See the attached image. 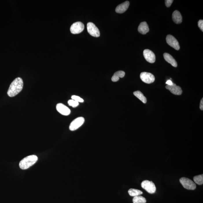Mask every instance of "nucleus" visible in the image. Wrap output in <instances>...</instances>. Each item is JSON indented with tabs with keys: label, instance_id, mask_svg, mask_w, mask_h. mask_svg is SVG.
Returning a JSON list of instances; mask_svg holds the SVG:
<instances>
[{
	"label": "nucleus",
	"instance_id": "nucleus-1",
	"mask_svg": "<svg viewBox=\"0 0 203 203\" xmlns=\"http://www.w3.org/2000/svg\"><path fill=\"white\" fill-rule=\"evenodd\" d=\"M23 82L21 77L15 79L9 88L7 94L9 96L13 97L21 92L23 88Z\"/></svg>",
	"mask_w": 203,
	"mask_h": 203
},
{
	"label": "nucleus",
	"instance_id": "nucleus-2",
	"mask_svg": "<svg viewBox=\"0 0 203 203\" xmlns=\"http://www.w3.org/2000/svg\"><path fill=\"white\" fill-rule=\"evenodd\" d=\"M38 160V157L35 155H31L27 156L22 159L20 162L19 167L20 168L23 170H25L32 166L36 163Z\"/></svg>",
	"mask_w": 203,
	"mask_h": 203
},
{
	"label": "nucleus",
	"instance_id": "nucleus-3",
	"mask_svg": "<svg viewBox=\"0 0 203 203\" xmlns=\"http://www.w3.org/2000/svg\"><path fill=\"white\" fill-rule=\"evenodd\" d=\"M180 181L183 187L185 189L189 190H194L196 188V184L193 180L188 178H181Z\"/></svg>",
	"mask_w": 203,
	"mask_h": 203
},
{
	"label": "nucleus",
	"instance_id": "nucleus-4",
	"mask_svg": "<svg viewBox=\"0 0 203 203\" xmlns=\"http://www.w3.org/2000/svg\"><path fill=\"white\" fill-rule=\"evenodd\" d=\"M141 186L150 193H154L156 191V186L152 181L148 180H144L141 182Z\"/></svg>",
	"mask_w": 203,
	"mask_h": 203
},
{
	"label": "nucleus",
	"instance_id": "nucleus-5",
	"mask_svg": "<svg viewBox=\"0 0 203 203\" xmlns=\"http://www.w3.org/2000/svg\"><path fill=\"white\" fill-rule=\"evenodd\" d=\"M84 121V118L83 117H79L75 119L70 124V130L71 131H74L77 130L82 126Z\"/></svg>",
	"mask_w": 203,
	"mask_h": 203
},
{
	"label": "nucleus",
	"instance_id": "nucleus-6",
	"mask_svg": "<svg viewBox=\"0 0 203 203\" xmlns=\"http://www.w3.org/2000/svg\"><path fill=\"white\" fill-rule=\"evenodd\" d=\"M87 29L88 32L91 36L96 37H99V30L93 23L89 22L87 23Z\"/></svg>",
	"mask_w": 203,
	"mask_h": 203
},
{
	"label": "nucleus",
	"instance_id": "nucleus-7",
	"mask_svg": "<svg viewBox=\"0 0 203 203\" xmlns=\"http://www.w3.org/2000/svg\"><path fill=\"white\" fill-rule=\"evenodd\" d=\"M84 29V25L82 23L78 22L73 24L71 27L70 30L73 34H78L82 32Z\"/></svg>",
	"mask_w": 203,
	"mask_h": 203
},
{
	"label": "nucleus",
	"instance_id": "nucleus-8",
	"mask_svg": "<svg viewBox=\"0 0 203 203\" xmlns=\"http://www.w3.org/2000/svg\"><path fill=\"white\" fill-rule=\"evenodd\" d=\"M140 78L143 82L146 84H151L155 81L154 75L148 72H143L140 74Z\"/></svg>",
	"mask_w": 203,
	"mask_h": 203
},
{
	"label": "nucleus",
	"instance_id": "nucleus-9",
	"mask_svg": "<svg viewBox=\"0 0 203 203\" xmlns=\"http://www.w3.org/2000/svg\"><path fill=\"white\" fill-rule=\"evenodd\" d=\"M166 41L168 44L176 50L180 49V46L177 40L171 35H168L166 37Z\"/></svg>",
	"mask_w": 203,
	"mask_h": 203
},
{
	"label": "nucleus",
	"instance_id": "nucleus-10",
	"mask_svg": "<svg viewBox=\"0 0 203 203\" xmlns=\"http://www.w3.org/2000/svg\"><path fill=\"white\" fill-rule=\"evenodd\" d=\"M143 56L146 61L150 63L155 62L156 57L154 53L149 49H145L143 51Z\"/></svg>",
	"mask_w": 203,
	"mask_h": 203
},
{
	"label": "nucleus",
	"instance_id": "nucleus-11",
	"mask_svg": "<svg viewBox=\"0 0 203 203\" xmlns=\"http://www.w3.org/2000/svg\"><path fill=\"white\" fill-rule=\"evenodd\" d=\"M56 109L60 113L64 116H68L71 113L70 109L62 104H57L56 106Z\"/></svg>",
	"mask_w": 203,
	"mask_h": 203
},
{
	"label": "nucleus",
	"instance_id": "nucleus-12",
	"mask_svg": "<svg viewBox=\"0 0 203 203\" xmlns=\"http://www.w3.org/2000/svg\"><path fill=\"white\" fill-rule=\"evenodd\" d=\"M165 87L174 95H180L182 93V91L181 88L180 86H177L175 84L173 83L171 86L167 85Z\"/></svg>",
	"mask_w": 203,
	"mask_h": 203
},
{
	"label": "nucleus",
	"instance_id": "nucleus-13",
	"mask_svg": "<svg viewBox=\"0 0 203 203\" xmlns=\"http://www.w3.org/2000/svg\"><path fill=\"white\" fill-rule=\"evenodd\" d=\"M130 5V2L127 1L119 5L116 8V11L118 13L121 14L125 12Z\"/></svg>",
	"mask_w": 203,
	"mask_h": 203
},
{
	"label": "nucleus",
	"instance_id": "nucleus-14",
	"mask_svg": "<svg viewBox=\"0 0 203 203\" xmlns=\"http://www.w3.org/2000/svg\"><path fill=\"white\" fill-rule=\"evenodd\" d=\"M164 57L165 61L171 64L174 67H176L178 66L177 63L173 56L169 54L165 53L164 54Z\"/></svg>",
	"mask_w": 203,
	"mask_h": 203
},
{
	"label": "nucleus",
	"instance_id": "nucleus-15",
	"mask_svg": "<svg viewBox=\"0 0 203 203\" xmlns=\"http://www.w3.org/2000/svg\"><path fill=\"white\" fill-rule=\"evenodd\" d=\"M148 26L145 22L141 23L138 27L139 32L142 34H145L149 31Z\"/></svg>",
	"mask_w": 203,
	"mask_h": 203
},
{
	"label": "nucleus",
	"instance_id": "nucleus-16",
	"mask_svg": "<svg viewBox=\"0 0 203 203\" xmlns=\"http://www.w3.org/2000/svg\"><path fill=\"white\" fill-rule=\"evenodd\" d=\"M172 19L174 22L176 24H180L182 22V18L180 12L176 10L173 12Z\"/></svg>",
	"mask_w": 203,
	"mask_h": 203
},
{
	"label": "nucleus",
	"instance_id": "nucleus-17",
	"mask_svg": "<svg viewBox=\"0 0 203 203\" xmlns=\"http://www.w3.org/2000/svg\"><path fill=\"white\" fill-rule=\"evenodd\" d=\"M125 72L123 71H119L115 73L114 75H113L111 80L113 82H116L118 81L119 80V78H122L124 77L125 75Z\"/></svg>",
	"mask_w": 203,
	"mask_h": 203
},
{
	"label": "nucleus",
	"instance_id": "nucleus-18",
	"mask_svg": "<svg viewBox=\"0 0 203 203\" xmlns=\"http://www.w3.org/2000/svg\"><path fill=\"white\" fill-rule=\"evenodd\" d=\"M134 95H135L136 97L140 99V101L142 102L144 104H146L147 102V99L146 97L144 96L143 94L140 91H135L134 92Z\"/></svg>",
	"mask_w": 203,
	"mask_h": 203
},
{
	"label": "nucleus",
	"instance_id": "nucleus-19",
	"mask_svg": "<svg viewBox=\"0 0 203 203\" xmlns=\"http://www.w3.org/2000/svg\"><path fill=\"white\" fill-rule=\"evenodd\" d=\"M128 193L131 196H136L141 195L143 194V192L141 190L134 189H131L128 191Z\"/></svg>",
	"mask_w": 203,
	"mask_h": 203
},
{
	"label": "nucleus",
	"instance_id": "nucleus-20",
	"mask_svg": "<svg viewBox=\"0 0 203 203\" xmlns=\"http://www.w3.org/2000/svg\"><path fill=\"white\" fill-rule=\"evenodd\" d=\"M133 203H146V199L141 195L134 197L132 200Z\"/></svg>",
	"mask_w": 203,
	"mask_h": 203
},
{
	"label": "nucleus",
	"instance_id": "nucleus-21",
	"mask_svg": "<svg viewBox=\"0 0 203 203\" xmlns=\"http://www.w3.org/2000/svg\"><path fill=\"white\" fill-rule=\"evenodd\" d=\"M193 180L195 183L199 185H202L203 184V174L195 176L193 178Z\"/></svg>",
	"mask_w": 203,
	"mask_h": 203
},
{
	"label": "nucleus",
	"instance_id": "nucleus-22",
	"mask_svg": "<svg viewBox=\"0 0 203 203\" xmlns=\"http://www.w3.org/2000/svg\"><path fill=\"white\" fill-rule=\"evenodd\" d=\"M68 104L69 106H72L73 108L77 107L79 104V102L73 99L69 100Z\"/></svg>",
	"mask_w": 203,
	"mask_h": 203
},
{
	"label": "nucleus",
	"instance_id": "nucleus-23",
	"mask_svg": "<svg viewBox=\"0 0 203 203\" xmlns=\"http://www.w3.org/2000/svg\"><path fill=\"white\" fill-rule=\"evenodd\" d=\"M71 98L72 99L78 102L82 103L84 102V99H83L82 98L78 96H76V95H73L71 96Z\"/></svg>",
	"mask_w": 203,
	"mask_h": 203
},
{
	"label": "nucleus",
	"instance_id": "nucleus-24",
	"mask_svg": "<svg viewBox=\"0 0 203 203\" xmlns=\"http://www.w3.org/2000/svg\"><path fill=\"white\" fill-rule=\"evenodd\" d=\"M174 2L173 0H166L165 1V4L167 7H169Z\"/></svg>",
	"mask_w": 203,
	"mask_h": 203
},
{
	"label": "nucleus",
	"instance_id": "nucleus-25",
	"mask_svg": "<svg viewBox=\"0 0 203 203\" xmlns=\"http://www.w3.org/2000/svg\"><path fill=\"white\" fill-rule=\"evenodd\" d=\"M198 26L200 29L203 31V21L202 20H200L198 22Z\"/></svg>",
	"mask_w": 203,
	"mask_h": 203
},
{
	"label": "nucleus",
	"instance_id": "nucleus-26",
	"mask_svg": "<svg viewBox=\"0 0 203 203\" xmlns=\"http://www.w3.org/2000/svg\"><path fill=\"white\" fill-rule=\"evenodd\" d=\"M173 83H173L172 81L170 80H168L166 82V84L168 85V86H171V85H173Z\"/></svg>",
	"mask_w": 203,
	"mask_h": 203
},
{
	"label": "nucleus",
	"instance_id": "nucleus-27",
	"mask_svg": "<svg viewBox=\"0 0 203 203\" xmlns=\"http://www.w3.org/2000/svg\"><path fill=\"white\" fill-rule=\"evenodd\" d=\"M200 108L202 111H203V99H202L201 101H200Z\"/></svg>",
	"mask_w": 203,
	"mask_h": 203
}]
</instances>
